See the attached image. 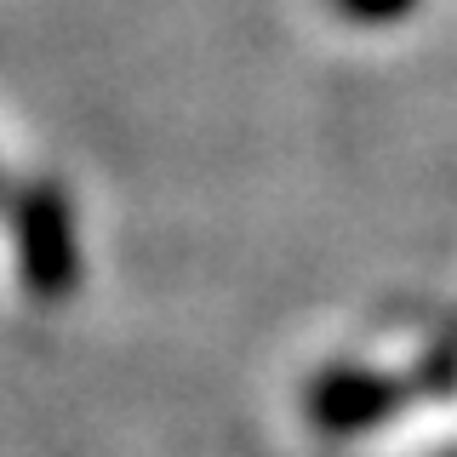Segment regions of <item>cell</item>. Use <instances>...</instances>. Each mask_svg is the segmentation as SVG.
<instances>
[{
    "instance_id": "6da1fadb",
    "label": "cell",
    "mask_w": 457,
    "mask_h": 457,
    "mask_svg": "<svg viewBox=\"0 0 457 457\" xmlns=\"http://www.w3.org/2000/svg\"><path fill=\"white\" fill-rule=\"evenodd\" d=\"M12 240H18V269H23L29 297L57 303V297L75 292V280H80L75 212H69V195L52 178H35L18 189V200H12Z\"/></svg>"
},
{
    "instance_id": "7a4b0ae2",
    "label": "cell",
    "mask_w": 457,
    "mask_h": 457,
    "mask_svg": "<svg viewBox=\"0 0 457 457\" xmlns=\"http://www.w3.org/2000/svg\"><path fill=\"white\" fill-rule=\"evenodd\" d=\"M418 395L411 378H383V371H326L320 383L309 389V423L326 428V435H354V428H378L400 411V400Z\"/></svg>"
},
{
    "instance_id": "3957f363",
    "label": "cell",
    "mask_w": 457,
    "mask_h": 457,
    "mask_svg": "<svg viewBox=\"0 0 457 457\" xmlns=\"http://www.w3.org/2000/svg\"><path fill=\"white\" fill-rule=\"evenodd\" d=\"M332 6L349 23H395V18H406L418 0H332Z\"/></svg>"
}]
</instances>
